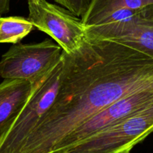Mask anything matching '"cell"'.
<instances>
[{"label": "cell", "mask_w": 153, "mask_h": 153, "mask_svg": "<svg viewBox=\"0 0 153 153\" xmlns=\"http://www.w3.org/2000/svg\"><path fill=\"white\" fill-rule=\"evenodd\" d=\"M34 84L4 79L0 84V137L9 129L32 94Z\"/></svg>", "instance_id": "cell-9"}, {"label": "cell", "mask_w": 153, "mask_h": 153, "mask_svg": "<svg viewBox=\"0 0 153 153\" xmlns=\"http://www.w3.org/2000/svg\"><path fill=\"white\" fill-rule=\"evenodd\" d=\"M153 131V103L120 122L53 153H130Z\"/></svg>", "instance_id": "cell-2"}, {"label": "cell", "mask_w": 153, "mask_h": 153, "mask_svg": "<svg viewBox=\"0 0 153 153\" xmlns=\"http://www.w3.org/2000/svg\"><path fill=\"white\" fill-rule=\"evenodd\" d=\"M87 37L114 41L153 59V7L131 17L86 27Z\"/></svg>", "instance_id": "cell-7"}, {"label": "cell", "mask_w": 153, "mask_h": 153, "mask_svg": "<svg viewBox=\"0 0 153 153\" xmlns=\"http://www.w3.org/2000/svg\"><path fill=\"white\" fill-rule=\"evenodd\" d=\"M10 1V0H0V16L9 11Z\"/></svg>", "instance_id": "cell-12"}, {"label": "cell", "mask_w": 153, "mask_h": 153, "mask_svg": "<svg viewBox=\"0 0 153 153\" xmlns=\"http://www.w3.org/2000/svg\"><path fill=\"white\" fill-rule=\"evenodd\" d=\"M28 19L35 28L50 36L66 53L76 52L87 40L82 19L46 0H28Z\"/></svg>", "instance_id": "cell-5"}, {"label": "cell", "mask_w": 153, "mask_h": 153, "mask_svg": "<svg viewBox=\"0 0 153 153\" xmlns=\"http://www.w3.org/2000/svg\"><path fill=\"white\" fill-rule=\"evenodd\" d=\"M34 29L35 27L28 18L0 16V43H19Z\"/></svg>", "instance_id": "cell-10"}, {"label": "cell", "mask_w": 153, "mask_h": 153, "mask_svg": "<svg viewBox=\"0 0 153 153\" xmlns=\"http://www.w3.org/2000/svg\"><path fill=\"white\" fill-rule=\"evenodd\" d=\"M153 7V0H91L82 16L85 27L121 20Z\"/></svg>", "instance_id": "cell-8"}, {"label": "cell", "mask_w": 153, "mask_h": 153, "mask_svg": "<svg viewBox=\"0 0 153 153\" xmlns=\"http://www.w3.org/2000/svg\"><path fill=\"white\" fill-rule=\"evenodd\" d=\"M62 51L49 39L31 44L16 43L1 56L0 76L36 83L60 61Z\"/></svg>", "instance_id": "cell-4"}, {"label": "cell", "mask_w": 153, "mask_h": 153, "mask_svg": "<svg viewBox=\"0 0 153 153\" xmlns=\"http://www.w3.org/2000/svg\"><path fill=\"white\" fill-rule=\"evenodd\" d=\"M77 17L82 18L88 10L91 0H55Z\"/></svg>", "instance_id": "cell-11"}, {"label": "cell", "mask_w": 153, "mask_h": 153, "mask_svg": "<svg viewBox=\"0 0 153 153\" xmlns=\"http://www.w3.org/2000/svg\"><path fill=\"white\" fill-rule=\"evenodd\" d=\"M152 103L153 85L119 99L79 124L60 142L55 152L85 140Z\"/></svg>", "instance_id": "cell-6"}, {"label": "cell", "mask_w": 153, "mask_h": 153, "mask_svg": "<svg viewBox=\"0 0 153 153\" xmlns=\"http://www.w3.org/2000/svg\"><path fill=\"white\" fill-rule=\"evenodd\" d=\"M64 59L34 83L32 94L9 129L0 137V153H16L55 101L62 76Z\"/></svg>", "instance_id": "cell-3"}, {"label": "cell", "mask_w": 153, "mask_h": 153, "mask_svg": "<svg viewBox=\"0 0 153 153\" xmlns=\"http://www.w3.org/2000/svg\"><path fill=\"white\" fill-rule=\"evenodd\" d=\"M55 101L16 153H53L75 128L119 99L153 85V59L114 41L87 38L62 51Z\"/></svg>", "instance_id": "cell-1"}]
</instances>
